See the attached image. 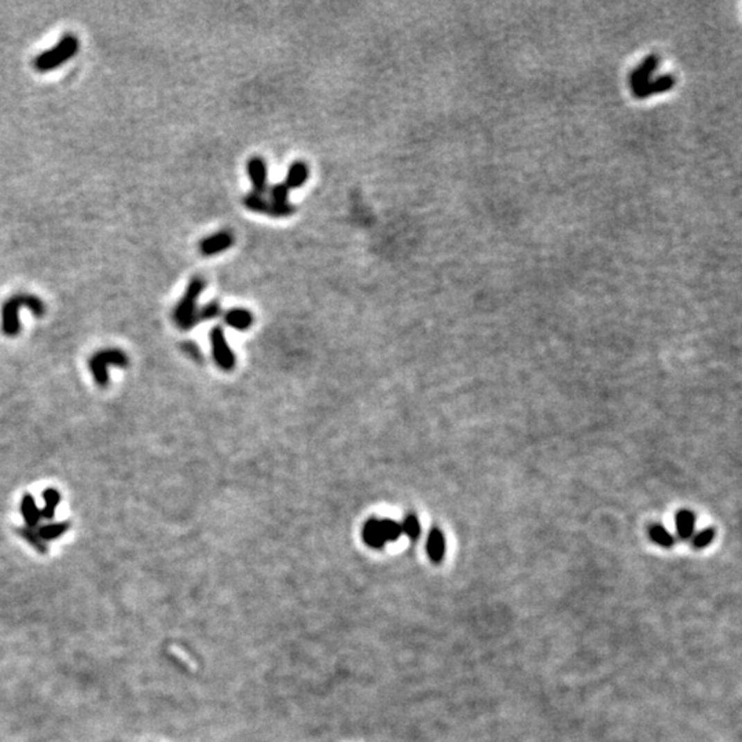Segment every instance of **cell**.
Listing matches in <instances>:
<instances>
[{
    "mask_svg": "<svg viewBox=\"0 0 742 742\" xmlns=\"http://www.w3.org/2000/svg\"><path fill=\"white\" fill-rule=\"evenodd\" d=\"M211 345L216 364L223 370L234 369L236 356L233 353V349L227 344L224 331L220 326H216L211 331Z\"/></svg>",
    "mask_w": 742,
    "mask_h": 742,
    "instance_id": "6",
    "label": "cell"
},
{
    "mask_svg": "<svg viewBox=\"0 0 742 742\" xmlns=\"http://www.w3.org/2000/svg\"><path fill=\"white\" fill-rule=\"evenodd\" d=\"M308 176H310V169L307 164L303 161H296L288 169L285 184L288 186L289 190L300 188L307 183Z\"/></svg>",
    "mask_w": 742,
    "mask_h": 742,
    "instance_id": "12",
    "label": "cell"
},
{
    "mask_svg": "<svg viewBox=\"0 0 742 742\" xmlns=\"http://www.w3.org/2000/svg\"><path fill=\"white\" fill-rule=\"evenodd\" d=\"M226 324L233 329L245 331L253 324V315L244 308H233L224 315Z\"/></svg>",
    "mask_w": 742,
    "mask_h": 742,
    "instance_id": "14",
    "label": "cell"
},
{
    "mask_svg": "<svg viewBox=\"0 0 742 742\" xmlns=\"http://www.w3.org/2000/svg\"><path fill=\"white\" fill-rule=\"evenodd\" d=\"M44 507L42 509V518L51 521L55 517L57 506L61 502V494L55 488H47L43 493Z\"/></svg>",
    "mask_w": 742,
    "mask_h": 742,
    "instance_id": "17",
    "label": "cell"
},
{
    "mask_svg": "<svg viewBox=\"0 0 742 742\" xmlns=\"http://www.w3.org/2000/svg\"><path fill=\"white\" fill-rule=\"evenodd\" d=\"M21 308H28L30 312L42 318L46 314V304L42 299L33 294H14L8 300H6L1 306V331L7 337H15L21 331V322H19V311Z\"/></svg>",
    "mask_w": 742,
    "mask_h": 742,
    "instance_id": "1",
    "label": "cell"
},
{
    "mask_svg": "<svg viewBox=\"0 0 742 742\" xmlns=\"http://www.w3.org/2000/svg\"><path fill=\"white\" fill-rule=\"evenodd\" d=\"M649 536L652 542H655L656 545H659L660 547H664V549H669L675 545L673 535L660 524L651 527Z\"/></svg>",
    "mask_w": 742,
    "mask_h": 742,
    "instance_id": "18",
    "label": "cell"
},
{
    "mask_svg": "<svg viewBox=\"0 0 742 742\" xmlns=\"http://www.w3.org/2000/svg\"><path fill=\"white\" fill-rule=\"evenodd\" d=\"M71 524L67 522V521H61V522H50V524H46V525H42L37 532L40 535V538L47 543V542H53L58 538H61L62 535H65L69 529Z\"/></svg>",
    "mask_w": 742,
    "mask_h": 742,
    "instance_id": "16",
    "label": "cell"
},
{
    "mask_svg": "<svg viewBox=\"0 0 742 742\" xmlns=\"http://www.w3.org/2000/svg\"><path fill=\"white\" fill-rule=\"evenodd\" d=\"M675 527L678 536L683 540L690 539L696 528V515L690 510H680L675 515Z\"/></svg>",
    "mask_w": 742,
    "mask_h": 742,
    "instance_id": "13",
    "label": "cell"
},
{
    "mask_svg": "<svg viewBox=\"0 0 742 742\" xmlns=\"http://www.w3.org/2000/svg\"><path fill=\"white\" fill-rule=\"evenodd\" d=\"M80 43L75 35H65L53 48L42 53L33 61V68L40 73L55 71L69 60H72L79 51Z\"/></svg>",
    "mask_w": 742,
    "mask_h": 742,
    "instance_id": "3",
    "label": "cell"
},
{
    "mask_svg": "<svg viewBox=\"0 0 742 742\" xmlns=\"http://www.w3.org/2000/svg\"><path fill=\"white\" fill-rule=\"evenodd\" d=\"M362 536H363V540L364 543L371 547V549H376V550H380L385 546V539H384V535H382V531H381V524H380V520L377 518H371L369 521H366L364 527H363V531H362Z\"/></svg>",
    "mask_w": 742,
    "mask_h": 742,
    "instance_id": "10",
    "label": "cell"
},
{
    "mask_svg": "<svg viewBox=\"0 0 742 742\" xmlns=\"http://www.w3.org/2000/svg\"><path fill=\"white\" fill-rule=\"evenodd\" d=\"M204 289L205 281L201 276H195L190 281L184 294L182 296L173 311V321L179 329L190 330L198 324L197 304Z\"/></svg>",
    "mask_w": 742,
    "mask_h": 742,
    "instance_id": "2",
    "label": "cell"
},
{
    "mask_svg": "<svg viewBox=\"0 0 742 742\" xmlns=\"http://www.w3.org/2000/svg\"><path fill=\"white\" fill-rule=\"evenodd\" d=\"M130 363L128 355L118 348H106L94 353L88 360V369L100 388L109 384V367H127Z\"/></svg>",
    "mask_w": 742,
    "mask_h": 742,
    "instance_id": "4",
    "label": "cell"
},
{
    "mask_svg": "<svg viewBox=\"0 0 742 742\" xmlns=\"http://www.w3.org/2000/svg\"><path fill=\"white\" fill-rule=\"evenodd\" d=\"M715 539V529L714 528H705L703 531H700L697 535H694V538L691 539V543H693V547L697 549V550H701V549H705L708 547Z\"/></svg>",
    "mask_w": 742,
    "mask_h": 742,
    "instance_id": "21",
    "label": "cell"
},
{
    "mask_svg": "<svg viewBox=\"0 0 742 742\" xmlns=\"http://www.w3.org/2000/svg\"><path fill=\"white\" fill-rule=\"evenodd\" d=\"M21 514L25 521V527L36 528L42 520V510L37 507L35 497L30 494L24 495L21 500Z\"/></svg>",
    "mask_w": 742,
    "mask_h": 742,
    "instance_id": "11",
    "label": "cell"
},
{
    "mask_svg": "<svg viewBox=\"0 0 742 742\" xmlns=\"http://www.w3.org/2000/svg\"><path fill=\"white\" fill-rule=\"evenodd\" d=\"M247 172L250 183L253 186V193L264 194L267 193V164L260 157H251L247 164Z\"/></svg>",
    "mask_w": 742,
    "mask_h": 742,
    "instance_id": "8",
    "label": "cell"
},
{
    "mask_svg": "<svg viewBox=\"0 0 742 742\" xmlns=\"http://www.w3.org/2000/svg\"><path fill=\"white\" fill-rule=\"evenodd\" d=\"M234 245V236L230 231H219L204 238L200 242V251L204 256H215Z\"/></svg>",
    "mask_w": 742,
    "mask_h": 742,
    "instance_id": "7",
    "label": "cell"
},
{
    "mask_svg": "<svg viewBox=\"0 0 742 742\" xmlns=\"http://www.w3.org/2000/svg\"><path fill=\"white\" fill-rule=\"evenodd\" d=\"M402 525V532L406 533L412 540H416L421 535V524H419V520L416 518L415 514H409L405 520H403V524Z\"/></svg>",
    "mask_w": 742,
    "mask_h": 742,
    "instance_id": "20",
    "label": "cell"
},
{
    "mask_svg": "<svg viewBox=\"0 0 742 742\" xmlns=\"http://www.w3.org/2000/svg\"><path fill=\"white\" fill-rule=\"evenodd\" d=\"M380 524H381V531H382L385 542H396L403 533L402 525L396 522L395 520L385 518V520H381Z\"/></svg>",
    "mask_w": 742,
    "mask_h": 742,
    "instance_id": "19",
    "label": "cell"
},
{
    "mask_svg": "<svg viewBox=\"0 0 742 742\" xmlns=\"http://www.w3.org/2000/svg\"><path fill=\"white\" fill-rule=\"evenodd\" d=\"M244 205H245L247 209L251 211V212L261 213V215L271 216V218H276V219L289 218L296 212L294 205H292L289 202L288 204H276V202H272L271 200H267L264 195L256 194L253 191L247 193V195L244 197Z\"/></svg>",
    "mask_w": 742,
    "mask_h": 742,
    "instance_id": "5",
    "label": "cell"
},
{
    "mask_svg": "<svg viewBox=\"0 0 742 742\" xmlns=\"http://www.w3.org/2000/svg\"><path fill=\"white\" fill-rule=\"evenodd\" d=\"M183 348H184L186 351H188V353H190V355H191L193 357H197V356L200 355V353H198L200 351H198V348H197V345H195V344H191V342H186V344L183 345Z\"/></svg>",
    "mask_w": 742,
    "mask_h": 742,
    "instance_id": "24",
    "label": "cell"
},
{
    "mask_svg": "<svg viewBox=\"0 0 742 742\" xmlns=\"http://www.w3.org/2000/svg\"><path fill=\"white\" fill-rule=\"evenodd\" d=\"M289 188L285 183H276L272 187H270V200L276 204H288L289 198Z\"/></svg>",
    "mask_w": 742,
    "mask_h": 742,
    "instance_id": "23",
    "label": "cell"
},
{
    "mask_svg": "<svg viewBox=\"0 0 742 742\" xmlns=\"http://www.w3.org/2000/svg\"><path fill=\"white\" fill-rule=\"evenodd\" d=\"M17 533L28 543L39 554H47L48 551V547H47V543L40 538L37 529L35 528H28V527H21L17 529Z\"/></svg>",
    "mask_w": 742,
    "mask_h": 742,
    "instance_id": "15",
    "label": "cell"
},
{
    "mask_svg": "<svg viewBox=\"0 0 742 742\" xmlns=\"http://www.w3.org/2000/svg\"><path fill=\"white\" fill-rule=\"evenodd\" d=\"M222 312V307L218 301H211L208 303L206 306H204V308L198 310L197 312V321L201 322V321H211V319H215L220 315Z\"/></svg>",
    "mask_w": 742,
    "mask_h": 742,
    "instance_id": "22",
    "label": "cell"
},
{
    "mask_svg": "<svg viewBox=\"0 0 742 742\" xmlns=\"http://www.w3.org/2000/svg\"><path fill=\"white\" fill-rule=\"evenodd\" d=\"M445 549H447V543H445V538L443 532L439 528H433L426 542V553H427L429 560L433 564H440L444 560Z\"/></svg>",
    "mask_w": 742,
    "mask_h": 742,
    "instance_id": "9",
    "label": "cell"
}]
</instances>
